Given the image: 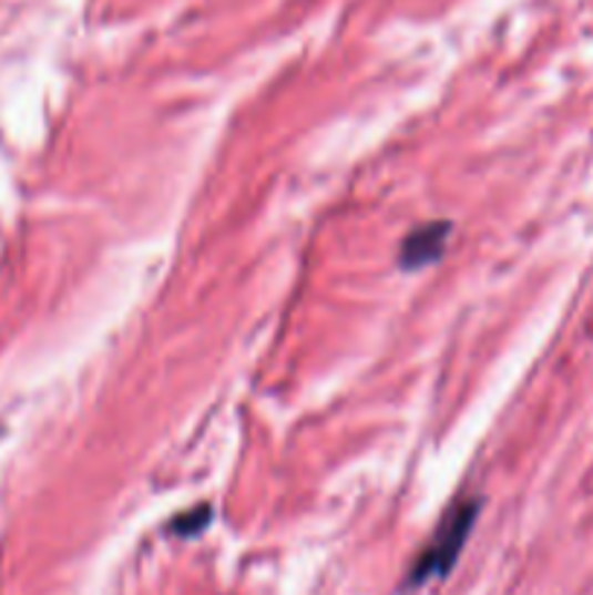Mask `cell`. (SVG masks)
Instances as JSON below:
<instances>
[{
  "label": "cell",
  "instance_id": "cell-1",
  "mask_svg": "<svg viewBox=\"0 0 593 595\" xmlns=\"http://www.w3.org/2000/svg\"><path fill=\"white\" fill-rule=\"evenodd\" d=\"M478 514H480V500H471V496L457 500V503L442 514L440 526L433 532L431 543L425 546L419 561L413 564V570H410L408 584H422V581L428 578H440V575H446L448 570L454 566L457 557H460L466 541H469Z\"/></svg>",
  "mask_w": 593,
  "mask_h": 595
},
{
  "label": "cell",
  "instance_id": "cell-2",
  "mask_svg": "<svg viewBox=\"0 0 593 595\" xmlns=\"http://www.w3.org/2000/svg\"><path fill=\"white\" fill-rule=\"evenodd\" d=\"M448 238H451V224L448 222H431L408 233V238L401 242L399 250V265L405 270H419L440 259L446 250Z\"/></svg>",
  "mask_w": 593,
  "mask_h": 595
},
{
  "label": "cell",
  "instance_id": "cell-3",
  "mask_svg": "<svg viewBox=\"0 0 593 595\" xmlns=\"http://www.w3.org/2000/svg\"><path fill=\"white\" fill-rule=\"evenodd\" d=\"M209 523V509L207 505H198L195 512L184 514V517H177L172 523V534H181V537H190V534L204 532V526Z\"/></svg>",
  "mask_w": 593,
  "mask_h": 595
}]
</instances>
